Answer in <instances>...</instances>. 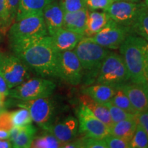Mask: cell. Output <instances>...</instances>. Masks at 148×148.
<instances>
[{"mask_svg": "<svg viewBox=\"0 0 148 148\" xmlns=\"http://www.w3.org/2000/svg\"><path fill=\"white\" fill-rule=\"evenodd\" d=\"M13 53L29 69L42 77H56L58 51L49 35L10 46Z\"/></svg>", "mask_w": 148, "mask_h": 148, "instance_id": "1", "label": "cell"}, {"mask_svg": "<svg viewBox=\"0 0 148 148\" xmlns=\"http://www.w3.org/2000/svg\"><path fill=\"white\" fill-rule=\"evenodd\" d=\"M148 41L134 34H130L119 47L121 56L128 71L131 82L136 84L147 82L145 66V51Z\"/></svg>", "mask_w": 148, "mask_h": 148, "instance_id": "2", "label": "cell"}, {"mask_svg": "<svg viewBox=\"0 0 148 148\" xmlns=\"http://www.w3.org/2000/svg\"><path fill=\"white\" fill-rule=\"evenodd\" d=\"M83 69V80L90 84L99 73L103 60L110 51L84 36L73 49Z\"/></svg>", "mask_w": 148, "mask_h": 148, "instance_id": "3", "label": "cell"}, {"mask_svg": "<svg viewBox=\"0 0 148 148\" xmlns=\"http://www.w3.org/2000/svg\"><path fill=\"white\" fill-rule=\"evenodd\" d=\"M6 105L27 109L32 121L44 130L54 122L57 113L56 103L50 96L27 101L11 98V100L9 99L5 102V106Z\"/></svg>", "mask_w": 148, "mask_h": 148, "instance_id": "4", "label": "cell"}, {"mask_svg": "<svg viewBox=\"0 0 148 148\" xmlns=\"http://www.w3.org/2000/svg\"><path fill=\"white\" fill-rule=\"evenodd\" d=\"M48 35L43 14H36L14 21L8 29L10 46Z\"/></svg>", "mask_w": 148, "mask_h": 148, "instance_id": "5", "label": "cell"}, {"mask_svg": "<svg viewBox=\"0 0 148 148\" xmlns=\"http://www.w3.org/2000/svg\"><path fill=\"white\" fill-rule=\"evenodd\" d=\"M130 80V77L122 56L110 52L103 60L96 78L97 83L119 86Z\"/></svg>", "mask_w": 148, "mask_h": 148, "instance_id": "6", "label": "cell"}, {"mask_svg": "<svg viewBox=\"0 0 148 148\" xmlns=\"http://www.w3.org/2000/svg\"><path fill=\"white\" fill-rule=\"evenodd\" d=\"M56 85L45 77L28 79L9 90L8 97L18 100H32L38 98L51 96Z\"/></svg>", "mask_w": 148, "mask_h": 148, "instance_id": "7", "label": "cell"}, {"mask_svg": "<svg viewBox=\"0 0 148 148\" xmlns=\"http://www.w3.org/2000/svg\"><path fill=\"white\" fill-rule=\"evenodd\" d=\"M0 75L11 89L30 77V69L14 53L0 52Z\"/></svg>", "mask_w": 148, "mask_h": 148, "instance_id": "8", "label": "cell"}, {"mask_svg": "<svg viewBox=\"0 0 148 148\" xmlns=\"http://www.w3.org/2000/svg\"><path fill=\"white\" fill-rule=\"evenodd\" d=\"M57 77L73 86L82 82L83 69L73 50L58 51Z\"/></svg>", "mask_w": 148, "mask_h": 148, "instance_id": "9", "label": "cell"}, {"mask_svg": "<svg viewBox=\"0 0 148 148\" xmlns=\"http://www.w3.org/2000/svg\"><path fill=\"white\" fill-rule=\"evenodd\" d=\"M130 34H132L130 27L117 23L110 18L106 25L99 32L88 38L107 49H116Z\"/></svg>", "mask_w": 148, "mask_h": 148, "instance_id": "10", "label": "cell"}, {"mask_svg": "<svg viewBox=\"0 0 148 148\" xmlns=\"http://www.w3.org/2000/svg\"><path fill=\"white\" fill-rule=\"evenodd\" d=\"M77 115L79 133L83 136L103 139L110 134L109 127L81 103H79Z\"/></svg>", "mask_w": 148, "mask_h": 148, "instance_id": "11", "label": "cell"}, {"mask_svg": "<svg viewBox=\"0 0 148 148\" xmlns=\"http://www.w3.org/2000/svg\"><path fill=\"white\" fill-rule=\"evenodd\" d=\"M144 3L116 0L105 12L114 21L131 28Z\"/></svg>", "mask_w": 148, "mask_h": 148, "instance_id": "12", "label": "cell"}, {"mask_svg": "<svg viewBox=\"0 0 148 148\" xmlns=\"http://www.w3.org/2000/svg\"><path fill=\"white\" fill-rule=\"evenodd\" d=\"M45 130L52 134L63 145L77 138L79 133L78 120L73 116H68L60 121L53 122Z\"/></svg>", "mask_w": 148, "mask_h": 148, "instance_id": "13", "label": "cell"}, {"mask_svg": "<svg viewBox=\"0 0 148 148\" xmlns=\"http://www.w3.org/2000/svg\"><path fill=\"white\" fill-rule=\"evenodd\" d=\"M122 89L127 96L131 104L137 112L147 110L148 82L136 84L132 82L121 85Z\"/></svg>", "mask_w": 148, "mask_h": 148, "instance_id": "14", "label": "cell"}, {"mask_svg": "<svg viewBox=\"0 0 148 148\" xmlns=\"http://www.w3.org/2000/svg\"><path fill=\"white\" fill-rule=\"evenodd\" d=\"M43 17L48 35L52 36L62 27L64 12L56 1H51L44 8Z\"/></svg>", "mask_w": 148, "mask_h": 148, "instance_id": "15", "label": "cell"}, {"mask_svg": "<svg viewBox=\"0 0 148 148\" xmlns=\"http://www.w3.org/2000/svg\"><path fill=\"white\" fill-rule=\"evenodd\" d=\"M51 36L56 49L58 51H64L73 50L84 36L62 27Z\"/></svg>", "mask_w": 148, "mask_h": 148, "instance_id": "16", "label": "cell"}, {"mask_svg": "<svg viewBox=\"0 0 148 148\" xmlns=\"http://www.w3.org/2000/svg\"><path fill=\"white\" fill-rule=\"evenodd\" d=\"M88 13L87 8L73 12H64L62 27L84 36Z\"/></svg>", "mask_w": 148, "mask_h": 148, "instance_id": "17", "label": "cell"}, {"mask_svg": "<svg viewBox=\"0 0 148 148\" xmlns=\"http://www.w3.org/2000/svg\"><path fill=\"white\" fill-rule=\"evenodd\" d=\"M79 102L86 106L96 117L105 123L108 127L113 124L108 108L103 103L97 102L84 93L79 97Z\"/></svg>", "mask_w": 148, "mask_h": 148, "instance_id": "18", "label": "cell"}, {"mask_svg": "<svg viewBox=\"0 0 148 148\" xmlns=\"http://www.w3.org/2000/svg\"><path fill=\"white\" fill-rule=\"evenodd\" d=\"M115 88L110 85L97 83L89 84L82 89V93L86 94L92 99L100 103L109 102L113 97Z\"/></svg>", "mask_w": 148, "mask_h": 148, "instance_id": "19", "label": "cell"}, {"mask_svg": "<svg viewBox=\"0 0 148 148\" xmlns=\"http://www.w3.org/2000/svg\"><path fill=\"white\" fill-rule=\"evenodd\" d=\"M110 17L105 11L101 12L95 10L90 12H88L84 36L86 37L93 36L106 25Z\"/></svg>", "mask_w": 148, "mask_h": 148, "instance_id": "20", "label": "cell"}, {"mask_svg": "<svg viewBox=\"0 0 148 148\" xmlns=\"http://www.w3.org/2000/svg\"><path fill=\"white\" fill-rule=\"evenodd\" d=\"M52 0H19L16 21L25 16L41 14L44 8Z\"/></svg>", "mask_w": 148, "mask_h": 148, "instance_id": "21", "label": "cell"}, {"mask_svg": "<svg viewBox=\"0 0 148 148\" xmlns=\"http://www.w3.org/2000/svg\"><path fill=\"white\" fill-rule=\"evenodd\" d=\"M136 116L113 123L109 127V134L130 142L137 125Z\"/></svg>", "mask_w": 148, "mask_h": 148, "instance_id": "22", "label": "cell"}, {"mask_svg": "<svg viewBox=\"0 0 148 148\" xmlns=\"http://www.w3.org/2000/svg\"><path fill=\"white\" fill-rule=\"evenodd\" d=\"M132 34L138 35L148 41V8L145 3L140 8L134 24L131 27Z\"/></svg>", "mask_w": 148, "mask_h": 148, "instance_id": "23", "label": "cell"}, {"mask_svg": "<svg viewBox=\"0 0 148 148\" xmlns=\"http://www.w3.org/2000/svg\"><path fill=\"white\" fill-rule=\"evenodd\" d=\"M37 129L32 124L21 127L16 139L12 142V147L29 148L36 136Z\"/></svg>", "mask_w": 148, "mask_h": 148, "instance_id": "24", "label": "cell"}, {"mask_svg": "<svg viewBox=\"0 0 148 148\" xmlns=\"http://www.w3.org/2000/svg\"><path fill=\"white\" fill-rule=\"evenodd\" d=\"M115 91L112 99H110V102L114 104V106L119 107V108L123 109L129 113L136 114L138 113L133 106L131 104L127 96L122 89L121 86H115Z\"/></svg>", "mask_w": 148, "mask_h": 148, "instance_id": "25", "label": "cell"}, {"mask_svg": "<svg viewBox=\"0 0 148 148\" xmlns=\"http://www.w3.org/2000/svg\"><path fill=\"white\" fill-rule=\"evenodd\" d=\"M38 136H35L31 147L33 148H59L62 144L48 131Z\"/></svg>", "mask_w": 148, "mask_h": 148, "instance_id": "26", "label": "cell"}, {"mask_svg": "<svg viewBox=\"0 0 148 148\" xmlns=\"http://www.w3.org/2000/svg\"><path fill=\"white\" fill-rule=\"evenodd\" d=\"M11 119L14 126L22 127L32 124V119L29 112L27 109L21 108L10 112Z\"/></svg>", "mask_w": 148, "mask_h": 148, "instance_id": "27", "label": "cell"}, {"mask_svg": "<svg viewBox=\"0 0 148 148\" xmlns=\"http://www.w3.org/2000/svg\"><path fill=\"white\" fill-rule=\"evenodd\" d=\"M103 104L108 108L109 114H110L111 119H112L113 123H117V122L123 121V120L132 119V118H134L136 116V114L129 113L123 109L114 106L110 101L103 103Z\"/></svg>", "mask_w": 148, "mask_h": 148, "instance_id": "28", "label": "cell"}, {"mask_svg": "<svg viewBox=\"0 0 148 148\" xmlns=\"http://www.w3.org/2000/svg\"><path fill=\"white\" fill-rule=\"evenodd\" d=\"M130 148H148V135L139 123L130 140Z\"/></svg>", "mask_w": 148, "mask_h": 148, "instance_id": "29", "label": "cell"}, {"mask_svg": "<svg viewBox=\"0 0 148 148\" xmlns=\"http://www.w3.org/2000/svg\"><path fill=\"white\" fill-rule=\"evenodd\" d=\"M13 23L5 0H0V32L5 33Z\"/></svg>", "mask_w": 148, "mask_h": 148, "instance_id": "30", "label": "cell"}, {"mask_svg": "<svg viewBox=\"0 0 148 148\" xmlns=\"http://www.w3.org/2000/svg\"><path fill=\"white\" fill-rule=\"evenodd\" d=\"M59 5L64 12H73L86 8L85 0H60Z\"/></svg>", "mask_w": 148, "mask_h": 148, "instance_id": "31", "label": "cell"}, {"mask_svg": "<svg viewBox=\"0 0 148 148\" xmlns=\"http://www.w3.org/2000/svg\"><path fill=\"white\" fill-rule=\"evenodd\" d=\"M103 140L108 148H130V142L112 135H108Z\"/></svg>", "mask_w": 148, "mask_h": 148, "instance_id": "32", "label": "cell"}, {"mask_svg": "<svg viewBox=\"0 0 148 148\" xmlns=\"http://www.w3.org/2000/svg\"><path fill=\"white\" fill-rule=\"evenodd\" d=\"M86 8L93 11L96 10H103L106 11L110 5L116 0H85Z\"/></svg>", "mask_w": 148, "mask_h": 148, "instance_id": "33", "label": "cell"}, {"mask_svg": "<svg viewBox=\"0 0 148 148\" xmlns=\"http://www.w3.org/2000/svg\"><path fill=\"white\" fill-rule=\"evenodd\" d=\"M83 148H108L104 140L83 136L81 137Z\"/></svg>", "mask_w": 148, "mask_h": 148, "instance_id": "34", "label": "cell"}, {"mask_svg": "<svg viewBox=\"0 0 148 148\" xmlns=\"http://www.w3.org/2000/svg\"><path fill=\"white\" fill-rule=\"evenodd\" d=\"M13 126V123L11 119L10 112L5 110L0 112V129L10 132V130Z\"/></svg>", "mask_w": 148, "mask_h": 148, "instance_id": "35", "label": "cell"}, {"mask_svg": "<svg viewBox=\"0 0 148 148\" xmlns=\"http://www.w3.org/2000/svg\"><path fill=\"white\" fill-rule=\"evenodd\" d=\"M12 23L15 21L19 0H5Z\"/></svg>", "mask_w": 148, "mask_h": 148, "instance_id": "36", "label": "cell"}, {"mask_svg": "<svg viewBox=\"0 0 148 148\" xmlns=\"http://www.w3.org/2000/svg\"><path fill=\"white\" fill-rule=\"evenodd\" d=\"M138 123L143 127L148 135V110H144L138 112L136 116Z\"/></svg>", "mask_w": 148, "mask_h": 148, "instance_id": "37", "label": "cell"}, {"mask_svg": "<svg viewBox=\"0 0 148 148\" xmlns=\"http://www.w3.org/2000/svg\"><path fill=\"white\" fill-rule=\"evenodd\" d=\"M9 90H10V88H9L6 82L0 75V99H1V103L4 105V106L5 99L8 96Z\"/></svg>", "mask_w": 148, "mask_h": 148, "instance_id": "38", "label": "cell"}, {"mask_svg": "<svg viewBox=\"0 0 148 148\" xmlns=\"http://www.w3.org/2000/svg\"><path fill=\"white\" fill-rule=\"evenodd\" d=\"M20 130H21V127H18V126H13L12 127V128L10 130L8 139L12 142H12L16 139V136H18V133L20 132Z\"/></svg>", "mask_w": 148, "mask_h": 148, "instance_id": "39", "label": "cell"}, {"mask_svg": "<svg viewBox=\"0 0 148 148\" xmlns=\"http://www.w3.org/2000/svg\"><path fill=\"white\" fill-rule=\"evenodd\" d=\"M12 147V143L8 138L0 139V148Z\"/></svg>", "mask_w": 148, "mask_h": 148, "instance_id": "40", "label": "cell"}, {"mask_svg": "<svg viewBox=\"0 0 148 148\" xmlns=\"http://www.w3.org/2000/svg\"><path fill=\"white\" fill-rule=\"evenodd\" d=\"M9 134H10V132H8V131H5V130H3L0 129V139L8 138Z\"/></svg>", "mask_w": 148, "mask_h": 148, "instance_id": "41", "label": "cell"}, {"mask_svg": "<svg viewBox=\"0 0 148 148\" xmlns=\"http://www.w3.org/2000/svg\"><path fill=\"white\" fill-rule=\"evenodd\" d=\"M145 75L146 79H147V81L148 82V63L147 62L146 63L145 66Z\"/></svg>", "mask_w": 148, "mask_h": 148, "instance_id": "42", "label": "cell"}, {"mask_svg": "<svg viewBox=\"0 0 148 148\" xmlns=\"http://www.w3.org/2000/svg\"><path fill=\"white\" fill-rule=\"evenodd\" d=\"M3 110H5V106H4V105L1 103V99H0V112H1Z\"/></svg>", "mask_w": 148, "mask_h": 148, "instance_id": "43", "label": "cell"}, {"mask_svg": "<svg viewBox=\"0 0 148 148\" xmlns=\"http://www.w3.org/2000/svg\"><path fill=\"white\" fill-rule=\"evenodd\" d=\"M145 59H146V62L148 63V43L147 45V49H146V51H145Z\"/></svg>", "mask_w": 148, "mask_h": 148, "instance_id": "44", "label": "cell"}, {"mask_svg": "<svg viewBox=\"0 0 148 148\" xmlns=\"http://www.w3.org/2000/svg\"><path fill=\"white\" fill-rule=\"evenodd\" d=\"M124 1H130V2H138V1H139V0H124Z\"/></svg>", "mask_w": 148, "mask_h": 148, "instance_id": "45", "label": "cell"}, {"mask_svg": "<svg viewBox=\"0 0 148 148\" xmlns=\"http://www.w3.org/2000/svg\"><path fill=\"white\" fill-rule=\"evenodd\" d=\"M145 4H146V5H147V8H148V0H145Z\"/></svg>", "mask_w": 148, "mask_h": 148, "instance_id": "46", "label": "cell"}, {"mask_svg": "<svg viewBox=\"0 0 148 148\" xmlns=\"http://www.w3.org/2000/svg\"><path fill=\"white\" fill-rule=\"evenodd\" d=\"M147 110H148V107H147Z\"/></svg>", "mask_w": 148, "mask_h": 148, "instance_id": "47", "label": "cell"}]
</instances>
